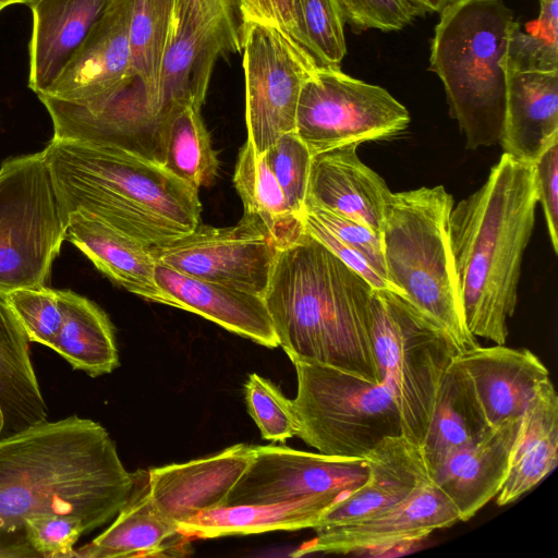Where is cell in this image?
<instances>
[{
	"mask_svg": "<svg viewBox=\"0 0 558 558\" xmlns=\"http://www.w3.org/2000/svg\"><path fill=\"white\" fill-rule=\"evenodd\" d=\"M242 22H263L288 33L294 38L293 0H236Z\"/></svg>",
	"mask_w": 558,
	"mask_h": 558,
	"instance_id": "obj_45",
	"label": "cell"
},
{
	"mask_svg": "<svg viewBox=\"0 0 558 558\" xmlns=\"http://www.w3.org/2000/svg\"><path fill=\"white\" fill-rule=\"evenodd\" d=\"M233 183L243 203V216L257 221L280 250L305 231L303 217L292 211L277 179L248 138L240 150Z\"/></svg>",
	"mask_w": 558,
	"mask_h": 558,
	"instance_id": "obj_33",
	"label": "cell"
},
{
	"mask_svg": "<svg viewBox=\"0 0 558 558\" xmlns=\"http://www.w3.org/2000/svg\"><path fill=\"white\" fill-rule=\"evenodd\" d=\"M359 145L312 156L305 205L361 222L380 235L391 192L386 181L360 159Z\"/></svg>",
	"mask_w": 558,
	"mask_h": 558,
	"instance_id": "obj_19",
	"label": "cell"
},
{
	"mask_svg": "<svg viewBox=\"0 0 558 558\" xmlns=\"http://www.w3.org/2000/svg\"><path fill=\"white\" fill-rule=\"evenodd\" d=\"M291 362L296 436L319 453L365 459L384 439L403 435L398 405L383 383L317 362Z\"/></svg>",
	"mask_w": 558,
	"mask_h": 558,
	"instance_id": "obj_8",
	"label": "cell"
},
{
	"mask_svg": "<svg viewBox=\"0 0 558 558\" xmlns=\"http://www.w3.org/2000/svg\"><path fill=\"white\" fill-rule=\"evenodd\" d=\"M240 50L241 45L221 24L178 5L174 0V25L156 94L159 123L175 104L201 108L217 59Z\"/></svg>",
	"mask_w": 558,
	"mask_h": 558,
	"instance_id": "obj_15",
	"label": "cell"
},
{
	"mask_svg": "<svg viewBox=\"0 0 558 558\" xmlns=\"http://www.w3.org/2000/svg\"><path fill=\"white\" fill-rule=\"evenodd\" d=\"M155 279L177 308L201 315L266 348L279 347L263 296L194 278L158 262Z\"/></svg>",
	"mask_w": 558,
	"mask_h": 558,
	"instance_id": "obj_22",
	"label": "cell"
},
{
	"mask_svg": "<svg viewBox=\"0 0 558 558\" xmlns=\"http://www.w3.org/2000/svg\"><path fill=\"white\" fill-rule=\"evenodd\" d=\"M521 424L511 420L451 453L429 474L433 483L468 521L497 496L505 482L512 446Z\"/></svg>",
	"mask_w": 558,
	"mask_h": 558,
	"instance_id": "obj_21",
	"label": "cell"
},
{
	"mask_svg": "<svg viewBox=\"0 0 558 558\" xmlns=\"http://www.w3.org/2000/svg\"><path fill=\"white\" fill-rule=\"evenodd\" d=\"M279 251L271 235L246 216L227 228L198 225L172 243L151 247L158 263L263 298Z\"/></svg>",
	"mask_w": 558,
	"mask_h": 558,
	"instance_id": "obj_12",
	"label": "cell"
},
{
	"mask_svg": "<svg viewBox=\"0 0 558 558\" xmlns=\"http://www.w3.org/2000/svg\"><path fill=\"white\" fill-rule=\"evenodd\" d=\"M44 154L70 215L94 216L151 247L199 225L198 191L137 151L52 138Z\"/></svg>",
	"mask_w": 558,
	"mask_h": 558,
	"instance_id": "obj_4",
	"label": "cell"
},
{
	"mask_svg": "<svg viewBox=\"0 0 558 558\" xmlns=\"http://www.w3.org/2000/svg\"><path fill=\"white\" fill-rule=\"evenodd\" d=\"M369 330L381 383L396 400L403 436L421 447L446 371L460 350L437 322L391 290H373Z\"/></svg>",
	"mask_w": 558,
	"mask_h": 558,
	"instance_id": "obj_7",
	"label": "cell"
},
{
	"mask_svg": "<svg viewBox=\"0 0 558 558\" xmlns=\"http://www.w3.org/2000/svg\"><path fill=\"white\" fill-rule=\"evenodd\" d=\"M501 65L513 72L558 71V17L539 13L527 31L513 20Z\"/></svg>",
	"mask_w": 558,
	"mask_h": 558,
	"instance_id": "obj_36",
	"label": "cell"
},
{
	"mask_svg": "<svg viewBox=\"0 0 558 558\" xmlns=\"http://www.w3.org/2000/svg\"><path fill=\"white\" fill-rule=\"evenodd\" d=\"M66 239L99 271L129 292L175 307L174 301L156 282L151 246L78 210L70 215Z\"/></svg>",
	"mask_w": 558,
	"mask_h": 558,
	"instance_id": "obj_26",
	"label": "cell"
},
{
	"mask_svg": "<svg viewBox=\"0 0 558 558\" xmlns=\"http://www.w3.org/2000/svg\"><path fill=\"white\" fill-rule=\"evenodd\" d=\"M344 23L357 29L399 31L425 12L413 0H337Z\"/></svg>",
	"mask_w": 558,
	"mask_h": 558,
	"instance_id": "obj_41",
	"label": "cell"
},
{
	"mask_svg": "<svg viewBox=\"0 0 558 558\" xmlns=\"http://www.w3.org/2000/svg\"><path fill=\"white\" fill-rule=\"evenodd\" d=\"M460 515L449 498L428 481L398 506L366 520L316 527V536L291 556L348 555L411 545L438 529L449 527Z\"/></svg>",
	"mask_w": 558,
	"mask_h": 558,
	"instance_id": "obj_14",
	"label": "cell"
},
{
	"mask_svg": "<svg viewBox=\"0 0 558 558\" xmlns=\"http://www.w3.org/2000/svg\"><path fill=\"white\" fill-rule=\"evenodd\" d=\"M534 181L537 203H541L550 244L558 253V141L554 142L534 161Z\"/></svg>",
	"mask_w": 558,
	"mask_h": 558,
	"instance_id": "obj_43",
	"label": "cell"
},
{
	"mask_svg": "<svg viewBox=\"0 0 558 558\" xmlns=\"http://www.w3.org/2000/svg\"><path fill=\"white\" fill-rule=\"evenodd\" d=\"M70 213L44 150L0 168V292L46 286Z\"/></svg>",
	"mask_w": 558,
	"mask_h": 558,
	"instance_id": "obj_9",
	"label": "cell"
},
{
	"mask_svg": "<svg viewBox=\"0 0 558 558\" xmlns=\"http://www.w3.org/2000/svg\"><path fill=\"white\" fill-rule=\"evenodd\" d=\"M29 342L52 348L62 323L59 290L47 286L21 288L5 294Z\"/></svg>",
	"mask_w": 558,
	"mask_h": 558,
	"instance_id": "obj_39",
	"label": "cell"
},
{
	"mask_svg": "<svg viewBox=\"0 0 558 558\" xmlns=\"http://www.w3.org/2000/svg\"><path fill=\"white\" fill-rule=\"evenodd\" d=\"M34 0H0V2L7 4V5H11V4H15V3H22V4H26V5H29Z\"/></svg>",
	"mask_w": 558,
	"mask_h": 558,
	"instance_id": "obj_48",
	"label": "cell"
},
{
	"mask_svg": "<svg viewBox=\"0 0 558 558\" xmlns=\"http://www.w3.org/2000/svg\"><path fill=\"white\" fill-rule=\"evenodd\" d=\"M513 20L502 0H457L435 26L429 70L444 85L469 149L499 142L506 92L501 62Z\"/></svg>",
	"mask_w": 558,
	"mask_h": 558,
	"instance_id": "obj_6",
	"label": "cell"
},
{
	"mask_svg": "<svg viewBox=\"0 0 558 558\" xmlns=\"http://www.w3.org/2000/svg\"><path fill=\"white\" fill-rule=\"evenodd\" d=\"M452 208L442 185L391 193L380 240L395 292L437 322L462 353L478 343L464 319L450 238Z\"/></svg>",
	"mask_w": 558,
	"mask_h": 558,
	"instance_id": "obj_5",
	"label": "cell"
},
{
	"mask_svg": "<svg viewBox=\"0 0 558 558\" xmlns=\"http://www.w3.org/2000/svg\"><path fill=\"white\" fill-rule=\"evenodd\" d=\"M504 154L533 165L558 141V71H505Z\"/></svg>",
	"mask_w": 558,
	"mask_h": 558,
	"instance_id": "obj_24",
	"label": "cell"
},
{
	"mask_svg": "<svg viewBox=\"0 0 558 558\" xmlns=\"http://www.w3.org/2000/svg\"><path fill=\"white\" fill-rule=\"evenodd\" d=\"M304 211L311 214L332 234L360 253L374 270L388 282L380 235L361 222L322 207L305 205Z\"/></svg>",
	"mask_w": 558,
	"mask_h": 558,
	"instance_id": "obj_42",
	"label": "cell"
},
{
	"mask_svg": "<svg viewBox=\"0 0 558 558\" xmlns=\"http://www.w3.org/2000/svg\"><path fill=\"white\" fill-rule=\"evenodd\" d=\"M194 539L183 534L153 501L148 476L136 472L134 489L111 524L72 558L179 557L191 554Z\"/></svg>",
	"mask_w": 558,
	"mask_h": 558,
	"instance_id": "obj_23",
	"label": "cell"
},
{
	"mask_svg": "<svg viewBox=\"0 0 558 558\" xmlns=\"http://www.w3.org/2000/svg\"><path fill=\"white\" fill-rule=\"evenodd\" d=\"M174 25V0H134L130 23V73L145 85L151 112L162 61Z\"/></svg>",
	"mask_w": 558,
	"mask_h": 558,
	"instance_id": "obj_34",
	"label": "cell"
},
{
	"mask_svg": "<svg viewBox=\"0 0 558 558\" xmlns=\"http://www.w3.org/2000/svg\"><path fill=\"white\" fill-rule=\"evenodd\" d=\"M7 7H8L7 4H4V3L0 2V12H1L4 8H7Z\"/></svg>",
	"mask_w": 558,
	"mask_h": 558,
	"instance_id": "obj_49",
	"label": "cell"
},
{
	"mask_svg": "<svg viewBox=\"0 0 558 558\" xmlns=\"http://www.w3.org/2000/svg\"><path fill=\"white\" fill-rule=\"evenodd\" d=\"M196 13L221 24L242 48V17L236 0H175Z\"/></svg>",
	"mask_w": 558,
	"mask_h": 558,
	"instance_id": "obj_46",
	"label": "cell"
},
{
	"mask_svg": "<svg viewBox=\"0 0 558 558\" xmlns=\"http://www.w3.org/2000/svg\"><path fill=\"white\" fill-rule=\"evenodd\" d=\"M294 214L303 217L312 154L294 132L282 134L263 155Z\"/></svg>",
	"mask_w": 558,
	"mask_h": 558,
	"instance_id": "obj_38",
	"label": "cell"
},
{
	"mask_svg": "<svg viewBox=\"0 0 558 558\" xmlns=\"http://www.w3.org/2000/svg\"><path fill=\"white\" fill-rule=\"evenodd\" d=\"M253 458L254 446L236 444L206 458L150 469L149 495L179 526L201 511L225 506Z\"/></svg>",
	"mask_w": 558,
	"mask_h": 558,
	"instance_id": "obj_17",
	"label": "cell"
},
{
	"mask_svg": "<svg viewBox=\"0 0 558 558\" xmlns=\"http://www.w3.org/2000/svg\"><path fill=\"white\" fill-rule=\"evenodd\" d=\"M29 340L0 292V438L47 421Z\"/></svg>",
	"mask_w": 558,
	"mask_h": 558,
	"instance_id": "obj_27",
	"label": "cell"
},
{
	"mask_svg": "<svg viewBox=\"0 0 558 558\" xmlns=\"http://www.w3.org/2000/svg\"><path fill=\"white\" fill-rule=\"evenodd\" d=\"M411 121L387 89L354 78L340 66H316L304 82L295 133L312 156L347 145L391 137Z\"/></svg>",
	"mask_w": 558,
	"mask_h": 558,
	"instance_id": "obj_10",
	"label": "cell"
},
{
	"mask_svg": "<svg viewBox=\"0 0 558 558\" xmlns=\"http://www.w3.org/2000/svg\"><path fill=\"white\" fill-rule=\"evenodd\" d=\"M536 206L533 166L502 154L485 183L452 208L451 245L464 319L474 337L507 341Z\"/></svg>",
	"mask_w": 558,
	"mask_h": 558,
	"instance_id": "obj_3",
	"label": "cell"
},
{
	"mask_svg": "<svg viewBox=\"0 0 558 558\" xmlns=\"http://www.w3.org/2000/svg\"><path fill=\"white\" fill-rule=\"evenodd\" d=\"M425 13L441 12L445 8L457 0H413Z\"/></svg>",
	"mask_w": 558,
	"mask_h": 558,
	"instance_id": "obj_47",
	"label": "cell"
},
{
	"mask_svg": "<svg viewBox=\"0 0 558 558\" xmlns=\"http://www.w3.org/2000/svg\"><path fill=\"white\" fill-rule=\"evenodd\" d=\"M241 50L247 138L263 155L295 131L302 86L318 64L292 36L263 22L243 23Z\"/></svg>",
	"mask_w": 558,
	"mask_h": 558,
	"instance_id": "obj_11",
	"label": "cell"
},
{
	"mask_svg": "<svg viewBox=\"0 0 558 558\" xmlns=\"http://www.w3.org/2000/svg\"><path fill=\"white\" fill-rule=\"evenodd\" d=\"M365 460L369 466L368 481L330 507L316 527L376 517L430 481L421 447L403 435L384 439Z\"/></svg>",
	"mask_w": 558,
	"mask_h": 558,
	"instance_id": "obj_20",
	"label": "cell"
},
{
	"mask_svg": "<svg viewBox=\"0 0 558 558\" xmlns=\"http://www.w3.org/2000/svg\"><path fill=\"white\" fill-rule=\"evenodd\" d=\"M27 539L38 558H72L75 545L88 531L70 514L41 513L26 520Z\"/></svg>",
	"mask_w": 558,
	"mask_h": 558,
	"instance_id": "obj_40",
	"label": "cell"
},
{
	"mask_svg": "<svg viewBox=\"0 0 558 558\" xmlns=\"http://www.w3.org/2000/svg\"><path fill=\"white\" fill-rule=\"evenodd\" d=\"M374 288L304 231L278 252L264 300L291 359L381 383L369 330Z\"/></svg>",
	"mask_w": 558,
	"mask_h": 558,
	"instance_id": "obj_2",
	"label": "cell"
},
{
	"mask_svg": "<svg viewBox=\"0 0 558 558\" xmlns=\"http://www.w3.org/2000/svg\"><path fill=\"white\" fill-rule=\"evenodd\" d=\"M62 323L52 350L73 369L92 377L113 372L119 353L113 326L94 302L71 290H59Z\"/></svg>",
	"mask_w": 558,
	"mask_h": 558,
	"instance_id": "obj_31",
	"label": "cell"
},
{
	"mask_svg": "<svg viewBox=\"0 0 558 558\" xmlns=\"http://www.w3.org/2000/svg\"><path fill=\"white\" fill-rule=\"evenodd\" d=\"M244 396L247 411L263 439L284 442L298 435L299 425L293 401L269 379L251 374L244 385Z\"/></svg>",
	"mask_w": 558,
	"mask_h": 558,
	"instance_id": "obj_37",
	"label": "cell"
},
{
	"mask_svg": "<svg viewBox=\"0 0 558 558\" xmlns=\"http://www.w3.org/2000/svg\"><path fill=\"white\" fill-rule=\"evenodd\" d=\"M369 478L365 459L333 457L286 446H254V458L225 506L306 498L341 500Z\"/></svg>",
	"mask_w": 558,
	"mask_h": 558,
	"instance_id": "obj_13",
	"label": "cell"
},
{
	"mask_svg": "<svg viewBox=\"0 0 558 558\" xmlns=\"http://www.w3.org/2000/svg\"><path fill=\"white\" fill-rule=\"evenodd\" d=\"M558 464V397L545 381L525 410L512 446L508 472L497 494L506 506L534 488Z\"/></svg>",
	"mask_w": 558,
	"mask_h": 558,
	"instance_id": "obj_28",
	"label": "cell"
},
{
	"mask_svg": "<svg viewBox=\"0 0 558 558\" xmlns=\"http://www.w3.org/2000/svg\"><path fill=\"white\" fill-rule=\"evenodd\" d=\"M157 161L194 190L214 183L219 161L201 108L170 107L159 123Z\"/></svg>",
	"mask_w": 558,
	"mask_h": 558,
	"instance_id": "obj_32",
	"label": "cell"
},
{
	"mask_svg": "<svg viewBox=\"0 0 558 558\" xmlns=\"http://www.w3.org/2000/svg\"><path fill=\"white\" fill-rule=\"evenodd\" d=\"M108 0H34L28 87L44 94L63 72Z\"/></svg>",
	"mask_w": 558,
	"mask_h": 558,
	"instance_id": "obj_25",
	"label": "cell"
},
{
	"mask_svg": "<svg viewBox=\"0 0 558 558\" xmlns=\"http://www.w3.org/2000/svg\"><path fill=\"white\" fill-rule=\"evenodd\" d=\"M490 428L470 377L454 359L441 381L421 445L428 474L449 453L480 439Z\"/></svg>",
	"mask_w": 558,
	"mask_h": 558,
	"instance_id": "obj_30",
	"label": "cell"
},
{
	"mask_svg": "<svg viewBox=\"0 0 558 558\" xmlns=\"http://www.w3.org/2000/svg\"><path fill=\"white\" fill-rule=\"evenodd\" d=\"M338 500L306 498L274 504L228 505L198 512L179 525L193 539L315 529Z\"/></svg>",
	"mask_w": 558,
	"mask_h": 558,
	"instance_id": "obj_29",
	"label": "cell"
},
{
	"mask_svg": "<svg viewBox=\"0 0 558 558\" xmlns=\"http://www.w3.org/2000/svg\"><path fill=\"white\" fill-rule=\"evenodd\" d=\"M135 480L107 429L90 418L47 420L0 438V558H38L25 529L36 514L77 517L88 533L105 525Z\"/></svg>",
	"mask_w": 558,
	"mask_h": 558,
	"instance_id": "obj_1",
	"label": "cell"
},
{
	"mask_svg": "<svg viewBox=\"0 0 558 558\" xmlns=\"http://www.w3.org/2000/svg\"><path fill=\"white\" fill-rule=\"evenodd\" d=\"M294 39L319 66H340L347 53L344 20L337 0H293Z\"/></svg>",
	"mask_w": 558,
	"mask_h": 558,
	"instance_id": "obj_35",
	"label": "cell"
},
{
	"mask_svg": "<svg viewBox=\"0 0 558 558\" xmlns=\"http://www.w3.org/2000/svg\"><path fill=\"white\" fill-rule=\"evenodd\" d=\"M133 3L134 0H108L63 72L41 95L86 101L116 90L133 77L130 73Z\"/></svg>",
	"mask_w": 558,
	"mask_h": 558,
	"instance_id": "obj_16",
	"label": "cell"
},
{
	"mask_svg": "<svg viewBox=\"0 0 558 558\" xmlns=\"http://www.w3.org/2000/svg\"><path fill=\"white\" fill-rule=\"evenodd\" d=\"M303 223L304 230L307 233L317 239L345 265L361 275L374 289L393 291L392 287L374 270L360 253L343 243L307 211H304Z\"/></svg>",
	"mask_w": 558,
	"mask_h": 558,
	"instance_id": "obj_44",
	"label": "cell"
},
{
	"mask_svg": "<svg viewBox=\"0 0 558 558\" xmlns=\"http://www.w3.org/2000/svg\"><path fill=\"white\" fill-rule=\"evenodd\" d=\"M470 377L492 427L520 420L549 378L537 355L504 344L476 347L456 356Z\"/></svg>",
	"mask_w": 558,
	"mask_h": 558,
	"instance_id": "obj_18",
	"label": "cell"
}]
</instances>
